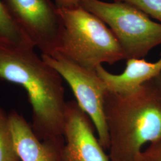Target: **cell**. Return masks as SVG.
Wrapping results in <instances>:
<instances>
[{"mask_svg":"<svg viewBox=\"0 0 161 161\" xmlns=\"http://www.w3.org/2000/svg\"><path fill=\"white\" fill-rule=\"evenodd\" d=\"M13 20L43 55L54 53L60 32L58 7L50 0H2Z\"/></svg>","mask_w":161,"mask_h":161,"instance_id":"cell-6","label":"cell"},{"mask_svg":"<svg viewBox=\"0 0 161 161\" xmlns=\"http://www.w3.org/2000/svg\"><path fill=\"white\" fill-rule=\"evenodd\" d=\"M112 1H116V0H112Z\"/></svg>","mask_w":161,"mask_h":161,"instance_id":"cell-16","label":"cell"},{"mask_svg":"<svg viewBox=\"0 0 161 161\" xmlns=\"http://www.w3.org/2000/svg\"><path fill=\"white\" fill-rule=\"evenodd\" d=\"M58 7L70 8L81 5L86 0H54Z\"/></svg>","mask_w":161,"mask_h":161,"instance_id":"cell-14","label":"cell"},{"mask_svg":"<svg viewBox=\"0 0 161 161\" xmlns=\"http://www.w3.org/2000/svg\"><path fill=\"white\" fill-rule=\"evenodd\" d=\"M94 130L92 121L75 100L67 102L61 161H110Z\"/></svg>","mask_w":161,"mask_h":161,"instance_id":"cell-7","label":"cell"},{"mask_svg":"<svg viewBox=\"0 0 161 161\" xmlns=\"http://www.w3.org/2000/svg\"><path fill=\"white\" fill-rule=\"evenodd\" d=\"M41 56L68 84L75 101L92 121L102 146L108 150L109 139L104 110L107 89L96 71L86 69L58 53Z\"/></svg>","mask_w":161,"mask_h":161,"instance_id":"cell-5","label":"cell"},{"mask_svg":"<svg viewBox=\"0 0 161 161\" xmlns=\"http://www.w3.org/2000/svg\"><path fill=\"white\" fill-rule=\"evenodd\" d=\"M0 46L35 48L32 42L10 16L2 0H0Z\"/></svg>","mask_w":161,"mask_h":161,"instance_id":"cell-10","label":"cell"},{"mask_svg":"<svg viewBox=\"0 0 161 161\" xmlns=\"http://www.w3.org/2000/svg\"><path fill=\"white\" fill-rule=\"evenodd\" d=\"M161 99V74L151 80Z\"/></svg>","mask_w":161,"mask_h":161,"instance_id":"cell-15","label":"cell"},{"mask_svg":"<svg viewBox=\"0 0 161 161\" xmlns=\"http://www.w3.org/2000/svg\"><path fill=\"white\" fill-rule=\"evenodd\" d=\"M139 161H161V138L143 150Z\"/></svg>","mask_w":161,"mask_h":161,"instance_id":"cell-13","label":"cell"},{"mask_svg":"<svg viewBox=\"0 0 161 161\" xmlns=\"http://www.w3.org/2000/svg\"><path fill=\"white\" fill-rule=\"evenodd\" d=\"M80 6L99 17L118 41L125 60L142 58L161 45V23L120 1L86 0Z\"/></svg>","mask_w":161,"mask_h":161,"instance_id":"cell-4","label":"cell"},{"mask_svg":"<svg viewBox=\"0 0 161 161\" xmlns=\"http://www.w3.org/2000/svg\"><path fill=\"white\" fill-rule=\"evenodd\" d=\"M126 2L135 6L161 23V0H116Z\"/></svg>","mask_w":161,"mask_h":161,"instance_id":"cell-12","label":"cell"},{"mask_svg":"<svg viewBox=\"0 0 161 161\" xmlns=\"http://www.w3.org/2000/svg\"><path fill=\"white\" fill-rule=\"evenodd\" d=\"M104 110L110 161H139L144 144L161 138V99L151 80L129 94L107 90Z\"/></svg>","mask_w":161,"mask_h":161,"instance_id":"cell-2","label":"cell"},{"mask_svg":"<svg viewBox=\"0 0 161 161\" xmlns=\"http://www.w3.org/2000/svg\"><path fill=\"white\" fill-rule=\"evenodd\" d=\"M126 60L125 69L119 74L110 73L103 65L96 69L108 91L122 94L134 92L161 74V58L155 62L143 58Z\"/></svg>","mask_w":161,"mask_h":161,"instance_id":"cell-9","label":"cell"},{"mask_svg":"<svg viewBox=\"0 0 161 161\" xmlns=\"http://www.w3.org/2000/svg\"><path fill=\"white\" fill-rule=\"evenodd\" d=\"M15 149L20 161H61L64 139L41 140L22 116L8 115Z\"/></svg>","mask_w":161,"mask_h":161,"instance_id":"cell-8","label":"cell"},{"mask_svg":"<svg viewBox=\"0 0 161 161\" xmlns=\"http://www.w3.org/2000/svg\"><path fill=\"white\" fill-rule=\"evenodd\" d=\"M34 49L0 46V79L25 90L31 108V127L41 140L64 139L67 102L64 79Z\"/></svg>","mask_w":161,"mask_h":161,"instance_id":"cell-1","label":"cell"},{"mask_svg":"<svg viewBox=\"0 0 161 161\" xmlns=\"http://www.w3.org/2000/svg\"><path fill=\"white\" fill-rule=\"evenodd\" d=\"M57 7L61 28L54 53L92 70L125 60L118 41L99 17L80 6Z\"/></svg>","mask_w":161,"mask_h":161,"instance_id":"cell-3","label":"cell"},{"mask_svg":"<svg viewBox=\"0 0 161 161\" xmlns=\"http://www.w3.org/2000/svg\"><path fill=\"white\" fill-rule=\"evenodd\" d=\"M0 161H20L15 149L9 116L1 108Z\"/></svg>","mask_w":161,"mask_h":161,"instance_id":"cell-11","label":"cell"}]
</instances>
